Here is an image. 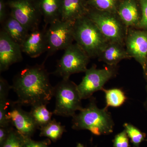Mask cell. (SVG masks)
Returning <instances> with one entry per match:
<instances>
[{"mask_svg": "<svg viewBox=\"0 0 147 147\" xmlns=\"http://www.w3.org/2000/svg\"><path fill=\"white\" fill-rule=\"evenodd\" d=\"M11 86L18 97L16 102L21 105H47L53 96L54 87L43 64L22 69L14 77Z\"/></svg>", "mask_w": 147, "mask_h": 147, "instance_id": "6da1fadb", "label": "cell"}, {"mask_svg": "<svg viewBox=\"0 0 147 147\" xmlns=\"http://www.w3.org/2000/svg\"><path fill=\"white\" fill-rule=\"evenodd\" d=\"M72 128L89 130L94 135H108L114 131L115 123L108 108L100 109L93 98L86 108L72 117Z\"/></svg>", "mask_w": 147, "mask_h": 147, "instance_id": "7a4b0ae2", "label": "cell"}, {"mask_svg": "<svg viewBox=\"0 0 147 147\" xmlns=\"http://www.w3.org/2000/svg\"><path fill=\"white\" fill-rule=\"evenodd\" d=\"M74 40L90 58L98 57L109 42L86 16L74 22Z\"/></svg>", "mask_w": 147, "mask_h": 147, "instance_id": "3957f363", "label": "cell"}, {"mask_svg": "<svg viewBox=\"0 0 147 147\" xmlns=\"http://www.w3.org/2000/svg\"><path fill=\"white\" fill-rule=\"evenodd\" d=\"M54 96L56 104L53 113L56 115L72 117L83 108L77 85L69 79H63L54 87Z\"/></svg>", "mask_w": 147, "mask_h": 147, "instance_id": "277c9868", "label": "cell"}, {"mask_svg": "<svg viewBox=\"0 0 147 147\" xmlns=\"http://www.w3.org/2000/svg\"><path fill=\"white\" fill-rule=\"evenodd\" d=\"M86 16L96 25L108 42L125 45L126 28L116 13L89 9Z\"/></svg>", "mask_w": 147, "mask_h": 147, "instance_id": "5b68a950", "label": "cell"}, {"mask_svg": "<svg viewBox=\"0 0 147 147\" xmlns=\"http://www.w3.org/2000/svg\"><path fill=\"white\" fill-rule=\"evenodd\" d=\"M90 59L77 43H72L64 50L53 74L63 79H69L74 74L86 72Z\"/></svg>", "mask_w": 147, "mask_h": 147, "instance_id": "8992f818", "label": "cell"}, {"mask_svg": "<svg viewBox=\"0 0 147 147\" xmlns=\"http://www.w3.org/2000/svg\"><path fill=\"white\" fill-rule=\"evenodd\" d=\"M9 14L30 32L39 28L42 18L38 0H7Z\"/></svg>", "mask_w": 147, "mask_h": 147, "instance_id": "52a82bcc", "label": "cell"}, {"mask_svg": "<svg viewBox=\"0 0 147 147\" xmlns=\"http://www.w3.org/2000/svg\"><path fill=\"white\" fill-rule=\"evenodd\" d=\"M74 22L59 20L49 25L46 30L47 57L57 51L65 50L73 43Z\"/></svg>", "mask_w": 147, "mask_h": 147, "instance_id": "ba28073f", "label": "cell"}, {"mask_svg": "<svg viewBox=\"0 0 147 147\" xmlns=\"http://www.w3.org/2000/svg\"><path fill=\"white\" fill-rule=\"evenodd\" d=\"M116 67L108 65L105 68L98 69L93 65L88 69L82 82L77 85L82 100L90 98L95 92L102 90L105 84L116 75Z\"/></svg>", "mask_w": 147, "mask_h": 147, "instance_id": "9c48e42d", "label": "cell"}, {"mask_svg": "<svg viewBox=\"0 0 147 147\" xmlns=\"http://www.w3.org/2000/svg\"><path fill=\"white\" fill-rule=\"evenodd\" d=\"M7 101V118L16 130L25 137H31L37 128L36 125L30 112H26L16 101Z\"/></svg>", "mask_w": 147, "mask_h": 147, "instance_id": "30bf717a", "label": "cell"}, {"mask_svg": "<svg viewBox=\"0 0 147 147\" xmlns=\"http://www.w3.org/2000/svg\"><path fill=\"white\" fill-rule=\"evenodd\" d=\"M125 45L131 58L144 68L147 62V32L134 30L127 32Z\"/></svg>", "mask_w": 147, "mask_h": 147, "instance_id": "8fae6325", "label": "cell"}, {"mask_svg": "<svg viewBox=\"0 0 147 147\" xmlns=\"http://www.w3.org/2000/svg\"><path fill=\"white\" fill-rule=\"evenodd\" d=\"M21 46L2 29L0 31V71H6L10 66L23 60Z\"/></svg>", "mask_w": 147, "mask_h": 147, "instance_id": "7c38bea8", "label": "cell"}, {"mask_svg": "<svg viewBox=\"0 0 147 147\" xmlns=\"http://www.w3.org/2000/svg\"><path fill=\"white\" fill-rule=\"evenodd\" d=\"M46 29L39 28L30 32L21 45L22 52L29 57L35 58L47 52V43Z\"/></svg>", "mask_w": 147, "mask_h": 147, "instance_id": "4fadbf2b", "label": "cell"}, {"mask_svg": "<svg viewBox=\"0 0 147 147\" xmlns=\"http://www.w3.org/2000/svg\"><path fill=\"white\" fill-rule=\"evenodd\" d=\"M88 6L85 0H62L61 20L75 22L86 16Z\"/></svg>", "mask_w": 147, "mask_h": 147, "instance_id": "5bb4252c", "label": "cell"}, {"mask_svg": "<svg viewBox=\"0 0 147 147\" xmlns=\"http://www.w3.org/2000/svg\"><path fill=\"white\" fill-rule=\"evenodd\" d=\"M98 58L110 66H116L121 61L131 58L124 45L115 42H108Z\"/></svg>", "mask_w": 147, "mask_h": 147, "instance_id": "9a60e30c", "label": "cell"}, {"mask_svg": "<svg viewBox=\"0 0 147 147\" xmlns=\"http://www.w3.org/2000/svg\"><path fill=\"white\" fill-rule=\"evenodd\" d=\"M117 16L126 28L138 27L141 17L135 0H124L119 5Z\"/></svg>", "mask_w": 147, "mask_h": 147, "instance_id": "2e32d148", "label": "cell"}, {"mask_svg": "<svg viewBox=\"0 0 147 147\" xmlns=\"http://www.w3.org/2000/svg\"><path fill=\"white\" fill-rule=\"evenodd\" d=\"M1 26L3 30L21 46L30 32L26 27L9 14Z\"/></svg>", "mask_w": 147, "mask_h": 147, "instance_id": "e0dca14e", "label": "cell"}, {"mask_svg": "<svg viewBox=\"0 0 147 147\" xmlns=\"http://www.w3.org/2000/svg\"><path fill=\"white\" fill-rule=\"evenodd\" d=\"M38 1L45 27L61 20L62 0H38Z\"/></svg>", "mask_w": 147, "mask_h": 147, "instance_id": "ac0fdd59", "label": "cell"}, {"mask_svg": "<svg viewBox=\"0 0 147 147\" xmlns=\"http://www.w3.org/2000/svg\"><path fill=\"white\" fill-rule=\"evenodd\" d=\"M40 137H47L53 142L60 139L64 132L66 131L65 127L62 125L55 119L51 121L44 126L40 127Z\"/></svg>", "mask_w": 147, "mask_h": 147, "instance_id": "d6986e66", "label": "cell"}, {"mask_svg": "<svg viewBox=\"0 0 147 147\" xmlns=\"http://www.w3.org/2000/svg\"><path fill=\"white\" fill-rule=\"evenodd\" d=\"M38 128L44 126L51 120L53 113L46 108V105L41 104L32 106L30 112Z\"/></svg>", "mask_w": 147, "mask_h": 147, "instance_id": "ffe728a7", "label": "cell"}, {"mask_svg": "<svg viewBox=\"0 0 147 147\" xmlns=\"http://www.w3.org/2000/svg\"><path fill=\"white\" fill-rule=\"evenodd\" d=\"M102 91L105 94V107H119L125 102L127 97L123 91L120 88H115L106 90L103 88Z\"/></svg>", "mask_w": 147, "mask_h": 147, "instance_id": "44dd1931", "label": "cell"}, {"mask_svg": "<svg viewBox=\"0 0 147 147\" xmlns=\"http://www.w3.org/2000/svg\"><path fill=\"white\" fill-rule=\"evenodd\" d=\"M87 3L96 10L117 13V0H88Z\"/></svg>", "mask_w": 147, "mask_h": 147, "instance_id": "7402d4cb", "label": "cell"}, {"mask_svg": "<svg viewBox=\"0 0 147 147\" xmlns=\"http://www.w3.org/2000/svg\"><path fill=\"white\" fill-rule=\"evenodd\" d=\"M123 126L133 147H139L140 144L144 141L146 134L131 123H125Z\"/></svg>", "mask_w": 147, "mask_h": 147, "instance_id": "603a6c76", "label": "cell"}, {"mask_svg": "<svg viewBox=\"0 0 147 147\" xmlns=\"http://www.w3.org/2000/svg\"><path fill=\"white\" fill-rule=\"evenodd\" d=\"M25 137L12 128L7 139L1 147H24Z\"/></svg>", "mask_w": 147, "mask_h": 147, "instance_id": "cb8c5ba5", "label": "cell"}, {"mask_svg": "<svg viewBox=\"0 0 147 147\" xmlns=\"http://www.w3.org/2000/svg\"><path fill=\"white\" fill-rule=\"evenodd\" d=\"M128 137L125 129L116 135L113 140V147H129Z\"/></svg>", "mask_w": 147, "mask_h": 147, "instance_id": "d4e9b609", "label": "cell"}, {"mask_svg": "<svg viewBox=\"0 0 147 147\" xmlns=\"http://www.w3.org/2000/svg\"><path fill=\"white\" fill-rule=\"evenodd\" d=\"M11 86L7 81L1 76L0 78V100H7L9 92Z\"/></svg>", "mask_w": 147, "mask_h": 147, "instance_id": "484cf974", "label": "cell"}, {"mask_svg": "<svg viewBox=\"0 0 147 147\" xmlns=\"http://www.w3.org/2000/svg\"><path fill=\"white\" fill-rule=\"evenodd\" d=\"M142 14L139 28L147 30V0H140Z\"/></svg>", "mask_w": 147, "mask_h": 147, "instance_id": "4316f807", "label": "cell"}, {"mask_svg": "<svg viewBox=\"0 0 147 147\" xmlns=\"http://www.w3.org/2000/svg\"><path fill=\"white\" fill-rule=\"evenodd\" d=\"M50 144L49 139L43 141H34L31 137H25V145L24 147H47Z\"/></svg>", "mask_w": 147, "mask_h": 147, "instance_id": "83f0119b", "label": "cell"}, {"mask_svg": "<svg viewBox=\"0 0 147 147\" xmlns=\"http://www.w3.org/2000/svg\"><path fill=\"white\" fill-rule=\"evenodd\" d=\"M7 6L6 1L0 0V23L2 24L8 17L7 9Z\"/></svg>", "mask_w": 147, "mask_h": 147, "instance_id": "f1b7e54d", "label": "cell"}, {"mask_svg": "<svg viewBox=\"0 0 147 147\" xmlns=\"http://www.w3.org/2000/svg\"><path fill=\"white\" fill-rule=\"evenodd\" d=\"M12 127H0V145L2 146L8 137L9 134Z\"/></svg>", "mask_w": 147, "mask_h": 147, "instance_id": "f546056e", "label": "cell"}, {"mask_svg": "<svg viewBox=\"0 0 147 147\" xmlns=\"http://www.w3.org/2000/svg\"><path fill=\"white\" fill-rule=\"evenodd\" d=\"M143 69L144 70V77L145 79L147 82V62L144 68Z\"/></svg>", "mask_w": 147, "mask_h": 147, "instance_id": "4dcf8cb0", "label": "cell"}, {"mask_svg": "<svg viewBox=\"0 0 147 147\" xmlns=\"http://www.w3.org/2000/svg\"><path fill=\"white\" fill-rule=\"evenodd\" d=\"M146 92L147 96L146 98V100H145L144 102V106L145 110L147 111V85L146 86Z\"/></svg>", "mask_w": 147, "mask_h": 147, "instance_id": "1f68e13d", "label": "cell"}, {"mask_svg": "<svg viewBox=\"0 0 147 147\" xmlns=\"http://www.w3.org/2000/svg\"><path fill=\"white\" fill-rule=\"evenodd\" d=\"M76 147H84V145H82V144H80V143H79V144H77V146H76Z\"/></svg>", "mask_w": 147, "mask_h": 147, "instance_id": "d6a6232c", "label": "cell"}, {"mask_svg": "<svg viewBox=\"0 0 147 147\" xmlns=\"http://www.w3.org/2000/svg\"></svg>", "mask_w": 147, "mask_h": 147, "instance_id": "836d02e7", "label": "cell"}]
</instances>
